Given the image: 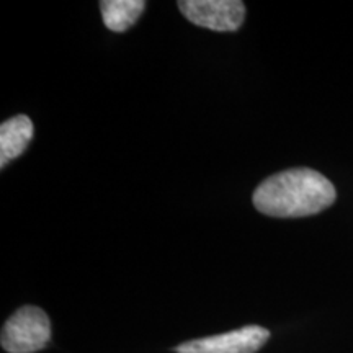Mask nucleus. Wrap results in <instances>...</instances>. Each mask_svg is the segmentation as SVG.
Returning a JSON list of instances; mask_svg holds the SVG:
<instances>
[{"label":"nucleus","instance_id":"obj_2","mask_svg":"<svg viewBox=\"0 0 353 353\" xmlns=\"http://www.w3.org/2000/svg\"><path fill=\"white\" fill-rule=\"evenodd\" d=\"M51 337L50 317L37 306H23L3 324L2 347L8 353H34Z\"/></svg>","mask_w":353,"mask_h":353},{"label":"nucleus","instance_id":"obj_5","mask_svg":"<svg viewBox=\"0 0 353 353\" xmlns=\"http://www.w3.org/2000/svg\"><path fill=\"white\" fill-rule=\"evenodd\" d=\"M33 123L26 114H17L0 126V167H7L13 159L25 152L33 139Z\"/></svg>","mask_w":353,"mask_h":353},{"label":"nucleus","instance_id":"obj_4","mask_svg":"<svg viewBox=\"0 0 353 353\" xmlns=\"http://www.w3.org/2000/svg\"><path fill=\"white\" fill-rule=\"evenodd\" d=\"M270 339L260 325H245L232 332L196 339L175 347L176 353H255Z\"/></svg>","mask_w":353,"mask_h":353},{"label":"nucleus","instance_id":"obj_3","mask_svg":"<svg viewBox=\"0 0 353 353\" xmlns=\"http://www.w3.org/2000/svg\"><path fill=\"white\" fill-rule=\"evenodd\" d=\"M179 7L192 23L213 32H236L245 19L241 0H182Z\"/></svg>","mask_w":353,"mask_h":353},{"label":"nucleus","instance_id":"obj_6","mask_svg":"<svg viewBox=\"0 0 353 353\" xmlns=\"http://www.w3.org/2000/svg\"><path fill=\"white\" fill-rule=\"evenodd\" d=\"M143 0H103L100 2L103 23L114 33L130 30L144 12Z\"/></svg>","mask_w":353,"mask_h":353},{"label":"nucleus","instance_id":"obj_1","mask_svg":"<svg viewBox=\"0 0 353 353\" xmlns=\"http://www.w3.org/2000/svg\"><path fill=\"white\" fill-rule=\"evenodd\" d=\"M337 192L319 172L298 167L265 179L254 192V206L272 218H304L334 205Z\"/></svg>","mask_w":353,"mask_h":353}]
</instances>
